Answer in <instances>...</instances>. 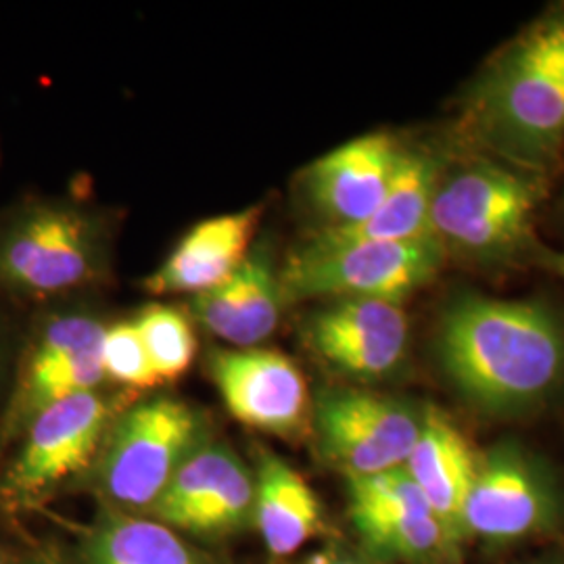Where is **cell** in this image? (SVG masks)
<instances>
[{"label": "cell", "instance_id": "cell-1", "mask_svg": "<svg viewBox=\"0 0 564 564\" xmlns=\"http://www.w3.org/2000/svg\"><path fill=\"white\" fill-rule=\"evenodd\" d=\"M437 356L466 402L510 416L564 383V328L542 303L463 295L445 310Z\"/></svg>", "mask_w": 564, "mask_h": 564}, {"label": "cell", "instance_id": "cell-2", "mask_svg": "<svg viewBox=\"0 0 564 564\" xmlns=\"http://www.w3.org/2000/svg\"><path fill=\"white\" fill-rule=\"evenodd\" d=\"M101 239L90 216L63 199H25L0 214V297L46 305L93 281Z\"/></svg>", "mask_w": 564, "mask_h": 564}, {"label": "cell", "instance_id": "cell-3", "mask_svg": "<svg viewBox=\"0 0 564 564\" xmlns=\"http://www.w3.org/2000/svg\"><path fill=\"white\" fill-rule=\"evenodd\" d=\"M445 260L435 237L405 242H305L289 256L281 274L284 303L307 300H381L402 303L433 281Z\"/></svg>", "mask_w": 564, "mask_h": 564}, {"label": "cell", "instance_id": "cell-4", "mask_svg": "<svg viewBox=\"0 0 564 564\" xmlns=\"http://www.w3.org/2000/svg\"><path fill=\"white\" fill-rule=\"evenodd\" d=\"M203 444L202 414L176 398H153L126 410L107 431L99 484L123 508L149 510Z\"/></svg>", "mask_w": 564, "mask_h": 564}, {"label": "cell", "instance_id": "cell-5", "mask_svg": "<svg viewBox=\"0 0 564 564\" xmlns=\"http://www.w3.org/2000/svg\"><path fill=\"white\" fill-rule=\"evenodd\" d=\"M470 126L500 158L542 172L563 151L564 93L514 46L479 82Z\"/></svg>", "mask_w": 564, "mask_h": 564}, {"label": "cell", "instance_id": "cell-6", "mask_svg": "<svg viewBox=\"0 0 564 564\" xmlns=\"http://www.w3.org/2000/svg\"><path fill=\"white\" fill-rule=\"evenodd\" d=\"M99 321L80 312L48 310L25 326L15 381L0 421V442H13L42 408L97 391L105 379Z\"/></svg>", "mask_w": 564, "mask_h": 564}, {"label": "cell", "instance_id": "cell-7", "mask_svg": "<svg viewBox=\"0 0 564 564\" xmlns=\"http://www.w3.org/2000/svg\"><path fill=\"white\" fill-rule=\"evenodd\" d=\"M414 403L358 387H326L312 403V424L324 463L345 479L400 468L423 429Z\"/></svg>", "mask_w": 564, "mask_h": 564}, {"label": "cell", "instance_id": "cell-8", "mask_svg": "<svg viewBox=\"0 0 564 564\" xmlns=\"http://www.w3.org/2000/svg\"><path fill=\"white\" fill-rule=\"evenodd\" d=\"M540 186L524 174L491 163L466 167L440 181L431 207L437 241L473 256L514 251L529 237Z\"/></svg>", "mask_w": 564, "mask_h": 564}, {"label": "cell", "instance_id": "cell-9", "mask_svg": "<svg viewBox=\"0 0 564 564\" xmlns=\"http://www.w3.org/2000/svg\"><path fill=\"white\" fill-rule=\"evenodd\" d=\"M564 512L563 491L547 466L517 442L479 456L464 506V538L512 544L552 531Z\"/></svg>", "mask_w": 564, "mask_h": 564}, {"label": "cell", "instance_id": "cell-10", "mask_svg": "<svg viewBox=\"0 0 564 564\" xmlns=\"http://www.w3.org/2000/svg\"><path fill=\"white\" fill-rule=\"evenodd\" d=\"M109 421L111 405L97 391L42 408L15 437L20 445L2 475V498L25 505L80 475L101 454Z\"/></svg>", "mask_w": 564, "mask_h": 564}, {"label": "cell", "instance_id": "cell-11", "mask_svg": "<svg viewBox=\"0 0 564 564\" xmlns=\"http://www.w3.org/2000/svg\"><path fill=\"white\" fill-rule=\"evenodd\" d=\"M349 514L372 556L405 564H449L458 542L400 466L347 479Z\"/></svg>", "mask_w": 564, "mask_h": 564}, {"label": "cell", "instance_id": "cell-12", "mask_svg": "<svg viewBox=\"0 0 564 564\" xmlns=\"http://www.w3.org/2000/svg\"><path fill=\"white\" fill-rule=\"evenodd\" d=\"M209 377L228 412L251 429L279 437L302 433L312 400L300 366L276 349H214Z\"/></svg>", "mask_w": 564, "mask_h": 564}, {"label": "cell", "instance_id": "cell-13", "mask_svg": "<svg viewBox=\"0 0 564 564\" xmlns=\"http://www.w3.org/2000/svg\"><path fill=\"white\" fill-rule=\"evenodd\" d=\"M256 477L226 444H203L158 502L149 508L155 521L195 535H224L253 519Z\"/></svg>", "mask_w": 564, "mask_h": 564}, {"label": "cell", "instance_id": "cell-14", "mask_svg": "<svg viewBox=\"0 0 564 564\" xmlns=\"http://www.w3.org/2000/svg\"><path fill=\"white\" fill-rule=\"evenodd\" d=\"M303 339L345 377L379 381L405 358L408 316L402 303L339 300L305 321Z\"/></svg>", "mask_w": 564, "mask_h": 564}, {"label": "cell", "instance_id": "cell-15", "mask_svg": "<svg viewBox=\"0 0 564 564\" xmlns=\"http://www.w3.org/2000/svg\"><path fill=\"white\" fill-rule=\"evenodd\" d=\"M403 147L391 134L375 132L333 149L303 176L305 193L326 228L366 220L384 199L402 163Z\"/></svg>", "mask_w": 564, "mask_h": 564}, {"label": "cell", "instance_id": "cell-16", "mask_svg": "<svg viewBox=\"0 0 564 564\" xmlns=\"http://www.w3.org/2000/svg\"><path fill=\"white\" fill-rule=\"evenodd\" d=\"M260 207L224 214L193 226L142 286L151 295H202L228 281L251 253Z\"/></svg>", "mask_w": 564, "mask_h": 564}, {"label": "cell", "instance_id": "cell-17", "mask_svg": "<svg viewBox=\"0 0 564 564\" xmlns=\"http://www.w3.org/2000/svg\"><path fill=\"white\" fill-rule=\"evenodd\" d=\"M284 305L279 270L256 249L228 281L197 295L191 312L207 333L242 349L274 335Z\"/></svg>", "mask_w": 564, "mask_h": 564}, {"label": "cell", "instance_id": "cell-18", "mask_svg": "<svg viewBox=\"0 0 564 564\" xmlns=\"http://www.w3.org/2000/svg\"><path fill=\"white\" fill-rule=\"evenodd\" d=\"M479 458L463 431L440 408H424L423 429L403 464L435 517L458 540H464V506L475 481Z\"/></svg>", "mask_w": 564, "mask_h": 564}, {"label": "cell", "instance_id": "cell-19", "mask_svg": "<svg viewBox=\"0 0 564 564\" xmlns=\"http://www.w3.org/2000/svg\"><path fill=\"white\" fill-rule=\"evenodd\" d=\"M440 165L423 151L403 149L402 163L381 205L362 223L323 228L310 245L405 242L433 237L431 207L440 186Z\"/></svg>", "mask_w": 564, "mask_h": 564}, {"label": "cell", "instance_id": "cell-20", "mask_svg": "<svg viewBox=\"0 0 564 564\" xmlns=\"http://www.w3.org/2000/svg\"><path fill=\"white\" fill-rule=\"evenodd\" d=\"M253 519L263 544L276 558L295 554L323 529L316 491L281 456L265 452L258 464Z\"/></svg>", "mask_w": 564, "mask_h": 564}, {"label": "cell", "instance_id": "cell-21", "mask_svg": "<svg viewBox=\"0 0 564 564\" xmlns=\"http://www.w3.org/2000/svg\"><path fill=\"white\" fill-rule=\"evenodd\" d=\"M84 564H212L167 524L105 514L84 542Z\"/></svg>", "mask_w": 564, "mask_h": 564}, {"label": "cell", "instance_id": "cell-22", "mask_svg": "<svg viewBox=\"0 0 564 564\" xmlns=\"http://www.w3.org/2000/svg\"><path fill=\"white\" fill-rule=\"evenodd\" d=\"M134 326L160 384L181 379L197 351L188 316L170 305H149L134 321Z\"/></svg>", "mask_w": 564, "mask_h": 564}, {"label": "cell", "instance_id": "cell-23", "mask_svg": "<svg viewBox=\"0 0 564 564\" xmlns=\"http://www.w3.org/2000/svg\"><path fill=\"white\" fill-rule=\"evenodd\" d=\"M101 358L105 379L130 389H151L160 384L134 323H118L105 328Z\"/></svg>", "mask_w": 564, "mask_h": 564}, {"label": "cell", "instance_id": "cell-24", "mask_svg": "<svg viewBox=\"0 0 564 564\" xmlns=\"http://www.w3.org/2000/svg\"><path fill=\"white\" fill-rule=\"evenodd\" d=\"M517 48L564 93V15L529 30Z\"/></svg>", "mask_w": 564, "mask_h": 564}, {"label": "cell", "instance_id": "cell-25", "mask_svg": "<svg viewBox=\"0 0 564 564\" xmlns=\"http://www.w3.org/2000/svg\"><path fill=\"white\" fill-rule=\"evenodd\" d=\"M9 302L0 297V384L4 381V372L9 368V362H18L20 354L21 335L15 333V324L9 316Z\"/></svg>", "mask_w": 564, "mask_h": 564}, {"label": "cell", "instance_id": "cell-26", "mask_svg": "<svg viewBox=\"0 0 564 564\" xmlns=\"http://www.w3.org/2000/svg\"><path fill=\"white\" fill-rule=\"evenodd\" d=\"M302 564H372L370 561H366L362 556L354 554V552H347L341 547H328L323 552H316L312 554L307 561H303Z\"/></svg>", "mask_w": 564, "mask_h": 564}, {"label": "cell", "instance_id": "cell-27", "mask_svg": "<svg viewBox=\"0 0 564 564\" xmlns=\"http://www.w3.org/2000/svg\"><path fill=\"white\" fill-rule=\"evenodd\" d=\"M538 262L542 263L547 270H552L556 276L564 281V251H547L542 249L538 256Z\"/></svg>", "mask_w": 564, "mask_h": 564}, {"label": "cell", "instance_id": "cell-28", "mask_svg": "<svg viewBox=\"0 0 564 564\" xmlns=\"http://www.w3.org/2000/svg\"><path fill=\"white\" fill-rule=\"evenodd\" d=\"M0 564H7V561H4V558H2V554H0Z\"/></svg>", "mask_w": 564, "mask_h": 564}, {"label": "cell", "instance_id": "cell-29", "mask_svg": "<svg viewBox=\"0 0 564 564\" xmlns=\"http://www.w3.org/2000/svg\"><path fill=\"white\" fill-rule=\"evenodd\" d=\"M542 564H554V563H542Z\"/></svg>", "mask_w": 564, "mask_h": 564}]
</instances>
